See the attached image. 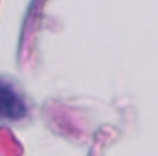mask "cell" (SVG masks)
Returning a JSON list of instances; mask_svg holds the SVG:
<instances>
[{
    "label": "cell",
    "mask_w": 158,
    "mask_h": 156,
    "mask_svg": "<svg viewBox=\"0 0 158 156\" xmlns=\"http://www.w3.org/2000/svg\"><path fill=\"white\" fill-rule=\"evenodd\" d=\"M26 114V107L19 94L6 83L0 81V117L20 119Z\"/></svg>",
    "instance_id": "obj_1"
}]
</instances>
